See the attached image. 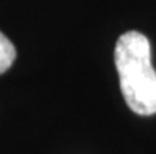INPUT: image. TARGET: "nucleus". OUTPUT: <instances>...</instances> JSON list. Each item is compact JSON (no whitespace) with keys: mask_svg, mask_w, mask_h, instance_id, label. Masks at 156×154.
<instances>
[{"mask_svg":"<svg viewBox=\"0 0 156 154\" xmlns=\"http://www.w3.org/2000/svg\"><path fill=\"white\" fill-rule=\"evenodd\" d=\"M122 94L137 115L156 113V71L151 65L150 41L140 32H126L118 38L114 52Z\"/></svg>","mask_w":156,"mask_h":154,"instance_id":"obj_1","label":"nucleus"},{"mask_svg":"<svg viewBox=\"0 0 156 154\" xmlns=\"http://www.w3.org/2000/svg\"><path fill=\"white\" fill-rule=\"evenodd\" d=\"M16 60L14 44L0 32V74L6 72Z\"/></svg>","mask_w":156,"mask_h":154,"instance_id":"obj_2","label":"nucleus"}]
</instances>
